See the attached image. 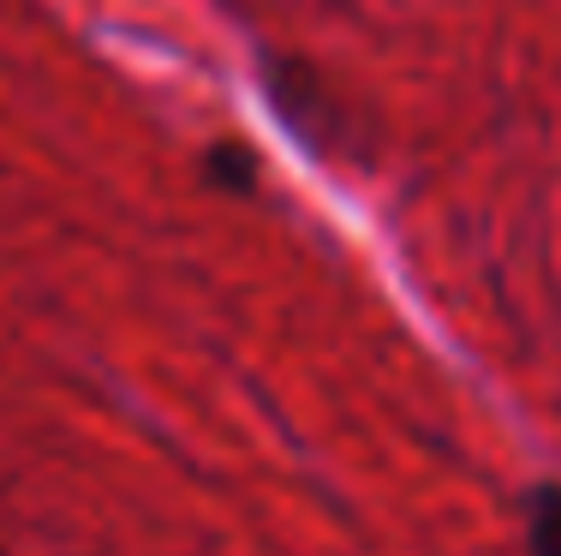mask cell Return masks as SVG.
Listing matches in <instances>:
<instances>
[{"instance_id":"cell-1","label":"cell","mask_w":561,"mask_h":556,"mask_svg":"<svg viewBox=\"0 0 561 556\" xmlns=\"http://www.w3.org/2000/svg\"><path fill=\"white\" fill-rule=\"evenodd\" d=\"M526 533H531V556H561V491L556 485H543V491L531 497Z\"/></svg>"}]
</instances>
